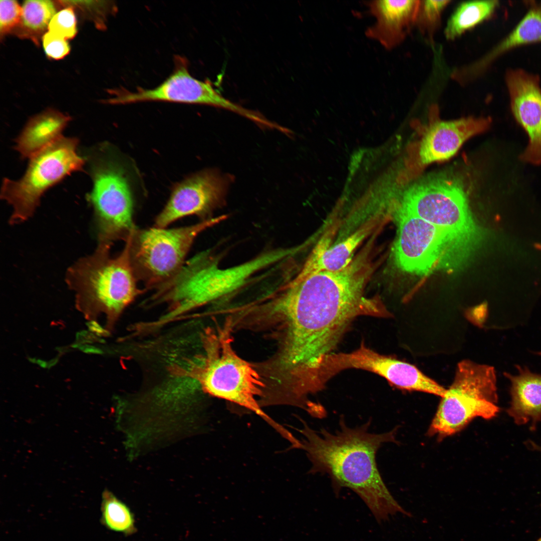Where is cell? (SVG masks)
I'll list each match as a JSON object with an SVG mask.
<instances>
[{"mask_svg": "<svg viewBox=\"0 0 541 541\" xmlns=\"http://www.w3.org/2000/svg\"><path fill=\"white\" fill-rule=\"evenodd\" d=\"M364 251L336 271L299 273L262 294L254 311L257 329L273 340L270 359L282 374L313 377L357 317H389L380 300L365 295L374 268Z\"/></svg>", "mask_w": 541, "mask_h": 541, "instance_id": "6da1fadb", "label": "cell"}, {"mask_svg": "<svg viewBox=\"0 0 541 541\" xmlns=\"http://www.w3.org/2000/svg\"><path fill=\"white\" fill-rule=\"evenodd\" d=\"M49 32L65 40L73 38L77 33L76 18L72 7H67L56 14L51 20Z\"/></svg>", "mask_w": 541, "mask_h": 541, "instance_id": "d4e9b609", "label": "cell"}, {"mask_svg": "<svg viewBox=\"0 0 541 541\" xmlns=\"http://www.w3.org/2000/svg\"><path fill=\"white\" fill-rule=\"evenodd\" d=\"M420 0H375L367 2L375 22L365 35L384 48L392 50L400 45L415 27Z\"/></svg>", "mask_w": 541, "mask_h": 541, "instance_id": "2e32d148", "label": "cell"}, {"mask_svg": "<svg viewBox=\"0 0 541 541\" xmlns=\"http://www.w3.org/2000/svg\"><path fill=\"white\" fill-rule=\"evenodd\" d=\"M232 180L231 176L213 169L186 177L173 187L167 203L156 217L154 226L167 227L191 215L201 220L213 218V212L225 204Z\"/></svg>", "mask_w": 541, "mask_h": 541, "instance_id": "7c38bea8", "label": "cell"}, {"mask_svg": "<svg viewBox=\"0 0 541 541\" xmlns=\"http://www.w3.org/2000/svg\"><path fill=\"white\" fill-rule=\"evenodd\" d=\"M510 107L528 142L519 156L525 163L541 165V88L537 76L517 69L506 74Z\"/></svg>", "mask_w": 541, "mask_h": 541, "instance_id": "5bb4252c", "label": "cell"}, {"mask_svg": "<svg viewBox=\"0 0 541 541\" xmlns=\"http://www.w3.org/2000/svg\"><path fill=\"white\" fill-rule=\"evenodd\" d=\"M71 117L49 109L32 117L16 141L15 149L24 158H31L62 135Z\"/></svg>", "mask_w": 541, "mask_h": 541, "instance_id": "ffe728a7", "label": "cell"}, {"mask_svg": "<svg viewBox=\"0 0 541 541\" xmlns=\"http://www.w3.org/2000/svg\"><path fill=\"white\" fill-rule=\"evenodd\" d=\"M495 0L471 1L461 3L449 18L445 38L453 41L489 19L498 6Z\"/></svg>", "mask_w": 541, "mask_h": 541, "instance_id": "44dd1931", "label": "cell"}, {"mask_svg": "<svg viewBox=\"0 0 541 541\" xmlns=\"http://www.w3.org/2000/svg\"><path fill=\"white\" fill-rule=\"evenodd\" d=\"M536 354L540 355V356H541V352H537Z\"/></svg>", "mask_w": 541, "mask_h": 541, "instance_id": "f546056e", "label": "cell"}, {"mask_svg": "<svg viewBox=\"0 0 541 541\" xmlns=\"http://www.w3.org/2000/svg\"><path fill=\"white\" fill-rule=\"evenodd\" d=\"M219 325L209 327L202 335L203 352L193 360L194 378L205 393L255 413L281 435L286 429L261 409L258 400L264 385L252 362L233 348L234 330L230 317Z\"/></svg>", "mask_w": 541, "mask_h": 541, "instance_id": "3957f363", "label": "cell"}, {"mask_svg": "<svg viewBox=\"0 0 541 541\" xmlns=\"http://www.w3.org/2000/svg\"><path fill=\"white\" fill-rule=\"evenodd\" d=\"M22 9L16 1H0L1 38L15 31L22 17Z\"/></svg>", "mask_w": 541, "mask_h": 541, "instance_id": "484cf974", "label": "cell"}, {"mask_svg": "<svg viewBox=\"0 0 541 541\" xmlns=\"http://www.w3.org/2000/svg\"><path fill=\"white\" fill-rule=\"evenodd\" d=\"M489 118L467 117L448 121H437L427 130L421 139L419 160L426 165L448 159L471 136L487 129Z\"/></svg>", "mask_w": 541, "mask_h": 541, "instance_id": "9a60e30c", "label": "cell"}, {"mask_svg": "<svg viewBox=\"0 0 541 541\" xmlns=\"http://www.w3.org/2000/svg\"><path fill=\"white\" fill-rule=\"evenodd\" d=\"M449 0H420L415 21L420 33L432 42L439 29L443 11L451 3Z\"/></svg>", "mask_w": 541, "mask_h": 541, "instance_id": "cb8c5ba5", "label": "cell"}, {"mask_svg": "<svg viewBox=\"0 0 541 541\" xmlns=\"http://www.w3.org/2000/svg\"><path fill=\"white\" fill-rule=\"evenodd\" d=\"M297 430L304 438L300 449L304 450L312 466L310 473L328 474L336 493L348 488L364 501L378 521L397 513L410 516L395 499L381 475L376 454L385 443L395 442L397 427L385 433L369 432L371 420L351 428L341 416L339 429L332 433L326 429H312L303 419Z\"/></svg>", "mask_w": 541, "mask_h": 541, "instance_id": "7a4b0ae2", "label": "cell"}, {"mask_svg": "<svg viewBox=\"0 0 541 541\" xmlns=\"http://www.w3.org/2000/svg\"><path fill=\"white\" fill-rule=\"evenodd\" d=\"M172 73L160 85L151 89L138 88L131 92L124 89L111 90L112 97L105 103L127 104L146 101L171 102L190 104L206 105L221 108L236 113L252 121L258 114L234 103L223 97L209 81L194 78L189 71L187 60L176 56Z\"/></svg>", "mask_w": 541, "mask_h": 541, "instance_id": "8fae6325", "label": "cell"}, {"mask_svg": "<svg viewBox=\"0 0 541 541\" xmlns=\"http://www.w3.org/2000/svg\"><path fill=\"white\" fill-rule=\"evenodd\" d=\"M125 166L115 158L98 159L91 167L93 188L87 195L94 213L98 243L126 241L137 228L134 193Z\"/></svg>", "mask_w": 541, "mask_h": 541, "instance_id": "9c48e42d", "label": "cell"}, {"mask_svg": "<svg viewBox=\"0 0 541 541\" xmlns=\"http://www.w3.org/2000/svg\"><path fill=\"white\" fill-rule=\"evenodd\" d=\"M78 142L76 138L62 136L31 158L21 179L4 178L1 198L12 207L10 224H18L29 219L48 189L72 172L83 168L85 161L77 152Z\"/></svg>", "mask_w": 541, "mask_h": 541, "instance_id": "ba28073f", "label": "cell"}, {"mask_svg": "<svg viewBox=\"0 0 541 541\" xmlns=\"http://www.w3.org/2000/svg\"><path fill=\"white\" fill-rule=\"evenodd\" d=\"M22 9L20 24L15 32L21 37L32 40L38 44L39 38L47 29L56 15V8L51 1H26Z\"/></svg>", "mask_w": 541, "mask_h": 541, "instance_id": "7402d4cb", "label": "cell"}, {"mask_svg": "<svg viewBox=\"0 0 541 541\" xmlns=\"http://www.w3.org/2000/svg\"><path fill=\"white\" fill-rule=\"evenodd\" d=\"M101 511V522L108 529L126 536L137 532L135 516L130 508L107 489L102 493Z\"/></svg>", "mask_w": 541, "mask_h": 541, "instance_id": "603a6c76", "label": "cell"}, {"mask_svg": "<svg viewBox=\"0 0 541 541\" xmlns=\"http://www.w3.org/2000/svg\"><path fill=\"white\" fill-rule=\"evenodd\" d=\"M400 205L440 229L455 260L462 262L476 246L477 226L456 181L442 177L420 182L407 190Z\"/></svg>", "mask_w": 541, "mask_h": 541, "instance_id": "5b68a950", "label": "cell"}, {"mask_svg": "<svg viewBox=\"0 0 541 541\" xmlns=\"http://www.w3.org/2000/svg\"><path fill=\"white\" fill-rule=\"evenodd\" d=\"M329 364L335 375L347 369L367 370L383 377L400 390L422 392L440 397L446 391L414 365L379 354L363 344L350 353L332 354Z\"/></svg>", "mask_w": 541, "mask_h": 541, "instance_id": "4fadbf2b", "label": "cell"}, {"mask_svg": "<svg viewBox=\"0 0 541 541\" xmlns=\"http://www.w3.org/2000/svg\"><path fill=\"white\" fill-rule=\"evenodd\" d=\"M536 541H541V537H539Z\"/></svg>", "mask_w": 541, "mask_h": 541, "instance_id": "4dcf8cb0", "label": "cell"}, {"mask_svg": "<svg viewBox=\"0 0 541 541\" xmlns=\"http://www.w3.org/2000/svg\"><path fill=\"white\" fill-rule=\"evenodd\" d=\"M42 43L47 56L54 60L63 59L70 51V46L66 40L49 31L43 36Z\"/></svg>", "mask_w": 541, "mask_h": 541, "instance_id": "83f0119b", "label": "cell"}, {"mask_svg": "<svg viewBox=\"0 0 541 541\" xmlns=\"http://www.w3.org/2000/svg\"><path fill=\"white\" fill-rule=\"evenodd\" d=\"M227 214L189 225L137 227L128 238L130 258L135 275L145 289L156 290L180 271L197 237L225 220Z\"/></svg>", "mask_w": 541, "mask_h": 541, "instance_id": "8992f818", "label": "cell"}, {"mask_svg": "<svg viewBox=\"0 0 541 541\" xmlns=\"http://www.w3.org/2000/svg\"><path fill=\"white\" fill-rule=\"evenodd\" d=\"M535 247H536V248H537V249H538V250H539L540 251H541V244H538V243H537V244H536L535 245Z\"/></svg>", "mask_w": 541, "mask_h": 541, "instance_id": "f1b7e54d", "label": "cell"}, {"mask_svg": "<svg viewBox=\"0 0 541 541\" xmlns=\"http://www.w3.org/2000/svg\"><path fill=\"white\" fill-rule=\"evenodd\" d=\"M517 375L504 373L511 383V401L506 412L515 424L530 423L534 431L541 421V375L533 373L526 367L516 366Z\"/></svg>", "mask_w": 541, "mask_h": 541, "instance_id": "d6986e66", "label": "cell"}, {"mask_svg": "<svg viewBox=\"0 0 541 541\" xmlns=\"http://www.w3.org/2000/svg\"><path fill=\"white\" fill-rule=\"evenodd\" d=\"M62 4H65L67 6H75L81 8L83 10H92V15L97 24V17L98 19V26L100 28L104 27L105 20L107 15L114 12L115 9L113 4H108L107 2L100 1H61Z\"/></svg>", "mask_w": 541, "mask_h": 541, "instance_id": "4316f807", "label": "cell"}, {"mask_svg": "<svg viewBox=\"0 0 541 541\" xmlns=\"http://www.w3.org/2000/svg\"><path fill=\"white\" fill-rule=\"evenodd\" d=\"M111 247L98 243L92 254L80 258L67 269L66 284L84 310H99L115 315L141 292L131 265L128 240L115 256L111 255Z\"/></svg>", "mask_w": 541, "mask_h": 541, "instance_id": "277c9868", "label": "cell"}, {"mask_svg": "<svg viewBox=\"0 0 541 541\" xmlns=\"http://www.w3.org/2000/svg\"><path fill=\"white\" fill-rule=\"evenodd\" d=\"M377 224V220H370L332 244L328 237L323 238L313 249L299 273L308 275L324 270H339L346 267L354 258L357 248Z\"/></svg>", "mask_w": 541, "mask_h": 541, "instance_id": "ac0fdd59", "label": "cell"}, {"mask_svg": "<svg viewBox=\"0 0 541 541\" xmlns=\"http://www.w3.org/2000/svg\"><path fill=\"white\" fill-rule=\"evenodd\" d=\"M538 42H541V3L532 5L514 29L484 56L454 70L453 78L461 85L471 83L504 53L517 47Z\"/></svg>", "mask_w": 541, "mask_h": 541, "instance_id": "e0dca14e", "label": "cell"}, {"mask_svg": "<svg viewBox=\"0 0 541 541\" xmlns=\"http://www.w3.org/2000/svg\"><path fill=\"white\" fill-rule=\"evenodd\" d=\"M441 398L427 432L438 440L460 432L476 418H493L500 410L494 368L461 361L452 384Z\"/></svg>", "mask_w": 541, "mask_h": 541, "instance_id": "52a82bcc", "label": "cell"}, {"mask_svg": "<svg viewBox=\"0 0 541 541\" xmlns=\"http://www.w3.org/2000/svg\"><path fill=\"white\" fill-rule=\"evenodd\" d=\"M397 236L392 248L393 260L401 270L425 276L451 262L450 242L438 228L400 205L395 215Z\"/></svg>", "mask_w": 541, "mask_h": 541, "instance_id": "30bf717a", "label": "cell"}]
</instances>
